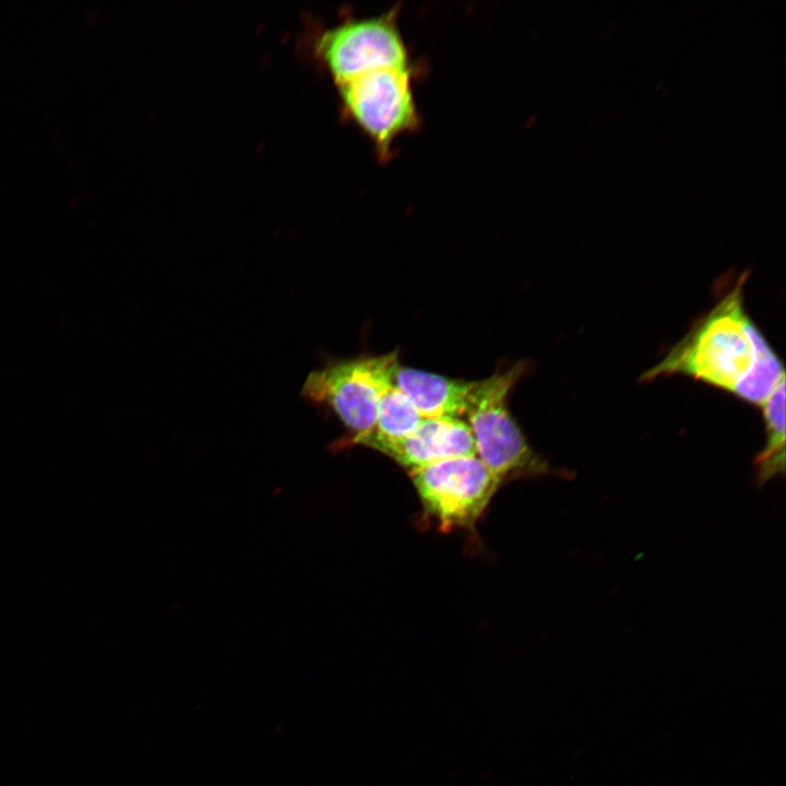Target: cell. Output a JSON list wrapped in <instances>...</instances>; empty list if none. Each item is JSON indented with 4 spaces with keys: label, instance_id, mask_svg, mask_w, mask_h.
Listing matches in <instances>:
<instances>
[{
    "label": "cell",
    "instance_id": "5b68a950",
    "mask_svg": "<svg viewBox=\"0 0 786 786\" xmlns=\"http://www.w3.org/2000/svg\"><path fill=\"white\" fill-rule=\"evenodd\" d=\"M317 52L335 84L372 69L413 64L398 25V9L326 29L319 37Z\"/></svg>",
    "mask_w": 786,
    "mask_h": 786
},
{
    "label": "cell",
    "instance_id": "30bf717a",
    "mask_svg": "<svg viewBox=\"0 0 786 786\" xmlns=\"http://www.w3.org/2000/svg\"><path fill=\"white\" fill-rule=\"evenodd\" d=\"M765 425L764 448L755 458L758 481L764 484L785 472V380L761 405Z\"/></svg>",
    "mask_w": 786,
    "mask_h": 786
},
{
    "label": "cell",
    "instance_id": "9c48e42d",
    "mask_svg": "<svg viewBox=\"0 0 786 786\" xmlns=\"http://www.w3.org/2000/svg\"><path fill=\"white\" fill-rule=\"evenodd\" d=\"M424 418L407 397L393 383L381 394L373 428L366 434L352 439L337 448L391 442L409 436L421 424Z\"/></svg>",
    "mask_w": 786,
    "mask_h": 786
},
{
    "label": "cell",
    "instance_id": "3957f363",
    "mask_svg": "<svg viewBox=\"0 0 786 786\" xmlns=\"http://www.w3.org/2000/svg\"><path fill=\"white\" fill-rule=\"evenodd\" d=\"M398 366V352L394 350L381 356L330 360L307 376L302 397L331 409L352 432L334 446L373 428L379 398L393 383Z\"/></svg>",
    "mask_w": 786,
    "mask_h": 786
},
{
    "label": "cell",
    "instance_id": "8992f818",
    "mask_svg": "<svg viewBox=\"0 0 786 786\" xmlns=\"http://www.w3.org/2000/svg\"><path fill=\"white\" fill-rule=\"evenodd\" d=\"M409 472L425 509L443 528L473 525L501 484L477 455L452 457Z\"/></svg>",
    "mask_w": 786,
    "mask_h": 786
},
{
    "label": "cell",
    "instance_id": "6da1fadb",
    "mask_svg": "<svg viewBox=\"0 0 786 786\" xmlns=\"http://www.w3.org/2000/svg\"><path fill=\"white\" fill-rule=\"evenodd\" d=\"M748 273L702 317L642 381L681 374L727 391L761 406L785 370L766 338L745 309Z\"/></svg>",
    "mask_w": 786,
    "mask_h": 786
},
{
    "label": "cell",
    "instance_id": "7a4b0ae2",
    "mask_svg": "<svg viewBox=\"0 0 786 786\" xmlns=\"http://www.w3.org/2000/svg\"><path fill=\"white\" fill-rule=\"evenodd\" d=\"M524 370L525 365L517 364L474 382L468 396L466 415L476 454L500 483L551 471L531 449L508 406L509 394Z\"/></svg>",
    "mask_w": 786,
    "mask_h": 786
},
{
    "label": "cell",
    "instance_id": "ba28073f",
    "mask_svg": "<svg viewBox=\"0 0 786 786\" xmlns=\"http://www.w3.org/2000/svg\"><path fill=\"white\" fill-rule=\"evenodd\" d=\"M474 382L398 366L393 384L413 402L421 417L460 418L466 414Z\"/></svg>",
    "mask_w": 786,
    "mask_h": 786
},
{
    "label": "cell",
    "instance_id": "277c9868",
    "mask_svg": "<svg viewBox=\"0 0 786 786\" xmlns=\"http://www.w3.org/2000/svg\"><path fill=\"white\" fill-rule=\"evenodd\" d=\"M414 73V64L384 67L336 84L344 108L382 160L391 156L397 138L419 128Z\"/></svg>",
    "mask_w": 786,
    "mask_h": 786
},
{
    "label": "cell",
    "instance_id": "52a82bcc",
    "mask_svg": "<svg viewBox=\"0 0 786 786\" xmlns=\"http://www.w3.org/2000/svg\"><path fill=\"white\" fill-rule=\"evenodd\" d=\"M371 449L410 471L452 457L477 455L472 430L460 418H425L409 436Z\"/></svg>",
    "mask_w": 786,
    "mask_h": 786
}]
</instances>
